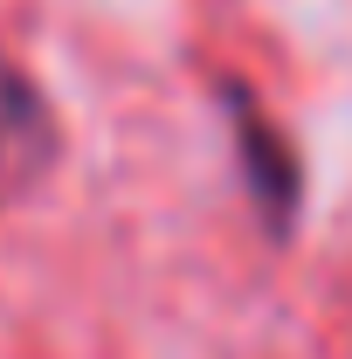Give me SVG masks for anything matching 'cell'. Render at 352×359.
Segmentation results:
<instances>
[{
	"instance_id": "7a4b0ae2",
	"label": "cell",
	"mask_w": 352,
	"mask_h": 359,
	"mask_svg": "<svg viewBox=\"0 0 352 359\" xmlns=\"http://www.w3.org/2000/svg\"><path fill=\"white\" fill-rule=\"evenodd\" d=\"M228 111H235V145H242V173H249L256 208L269 215V228H290V208H297V159H290V145L276 138V125L242 90L228 97Z\"/></svg>"
},
{
	"instance_id": "6da1fadb",
	"label": "cell",
	"mask_w": 352,
	"mask_h": 359,
	"mask_svg": "<svg viewBox=\"0 0 352 359\" xmlns=\"http://www.w3.org/2000/svg\"><path fill=\"white\" fill-rule=\"evenodd\" d=\"M48 159H55L48 97L21 76V62L0 55V180H35Z\"/></svg>"
}]
</instances>
